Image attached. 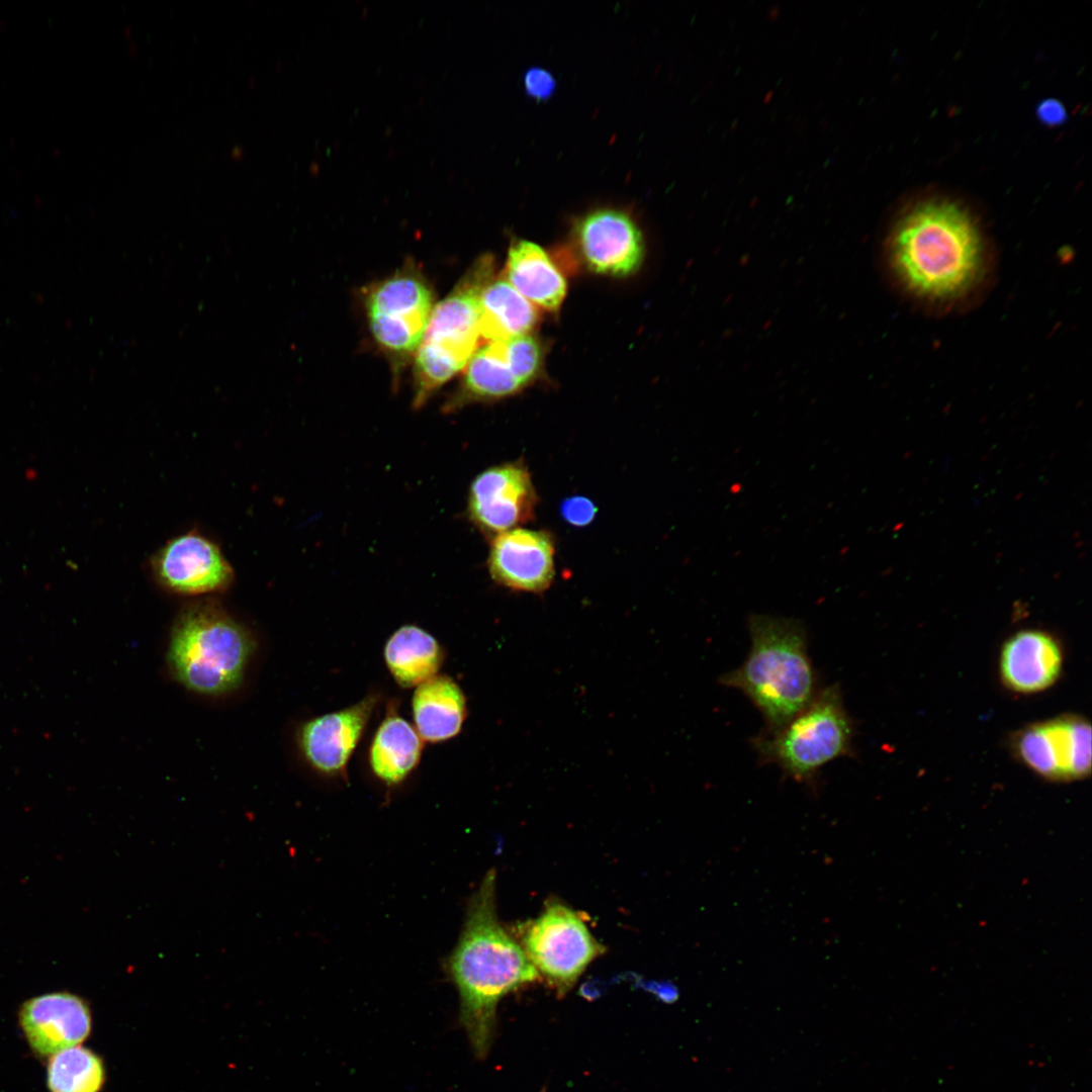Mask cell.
Returning <instances> with one entry per match:
<instances>
[{"label": "cell", "mask_w": 1092, "mask_h": 1092, "mask_svg": "<svg viewBox=\"0 0 1092 1092\" xmlns=\"http://www.w3.org/2000/svg\"><path fill=\"white\" fill-rule=\"evenodd\" d=\"M891 279L913 298L951 304L983 283L989 266L983 235L971 214L945 199H928L904 210L883 248Z\"/></svg>", "instance_id": "cell-1"}, {"label": "cell", "mask_w": 1092, "mask_h": 1092, "mask_svg": "<svg viewBox=\"0 0 1092 1092\" xmlns=\"http://www.w3.org/2000/svg\"><path fill=\"white\" fill-rule=\"evenodd\" d=\"M495 886L496 874L491 869L470 897L460 937L444 964L458 991L460 1023L478 1059L489 1052L502 998L540 979L518 940L497 918Z\"/></svg>", "instance_id": "cell-2"}, {"label": "cell", "mask_w": 1092, "mask_h": 1092, "mask_svg": "<svg viewBox=\"0 0 1092 1092\" xmlns=\"http://www.w3.org/2000/svg\"><path fill=\"white\" fill-rule=\"evenodd\" d=\"M750 648L742 664L722 674V686L740 691L759 711L764 730L782 727L816 697L818 677L798 619L751 614Z\"/></svg>", "instance_id": "cell-3"}, {"label": "cell", "mask_w": 1092, "mask_h": 1092, "mask_svg": "<svg viewBox=\"0 0 1092 1092\" xmlns=\"http://www.w3.org/2000/svg\"><path fill=\"white\" fill-rule=\"evenodd\" d=\"M254 649L249 632L218 605L198 602L179 615L168 659L186 688L204 695L228 693L242 681Z\"/></svg>", "instance_id": "cell-4"}, {"label": "cell", "mask_w": 1092, "mask_h": 1092, "mask_svg": "<svg viewBox=\"0 0 1092 1092\" xmlns=\"http://www.w3.org/2000/svg\"><path fill=\"white\" fill-rule=\"evenodd\" d=\"M854 729L840 688L832 685L790 721L762 730L751 745L761 763L777 765L785 777L817 791L819 771L852 753Z\"/></svg>", "instance_id": "cell-5"}, {"label": "cell", "mask_w": 1092, "mask_h": 1092, "mask_svg": "<svg viewBox=\"0 0 1092 1092\" xmlns=\"http://www.w3.org/2000/svg\"><path fill=\"white\" fill-rule=\"evenodd\" d=\"M514 932L540 979L558 996L565 995L606 951L581 914L557 899H549L536 918L517 924Z\"/></svg>", "instance_id": "cell-6"}, {"label": "cell", "mask_w": 1092, "mask_h": 1092, "mask_svg": "<svg viewBox=\"0 0 1092 1092\" xmlns=\"http://www.w3.org/2000/svg\"><path fill=\"white\" fill-rule=\"evenodd\" d=\"M379 701L380 695L371 692L349 707L302 723L296 739L309 768L324 778L347 780L350 759Z\"/></svg>", "instance_id": "cell-7"}, {"label": "cell", "mask_w": 1092, "mask_h": 1092, "mask_svg": "<svg viewBox=\"0 0 1092 1092\" xmlns=\"http://www.w3.org/2000/svg\"><path fill=\"white\" fill-rule=\"evenodd\" d=\"M538 498L531 473L523 462L489 467L471 482L469 518L482 532L497 535L529 522Z\"/></svg>", "instance_id": "cell-8"}, {"label": "cell", "mask_w": 1092, "mask_h": 1092, "mask_svg": "<svg viewBox=\"0 0 1092 1092\" xmlns=\"http://www.w3.org/2000/svg\"><path fill=\"white\" fill-rule=\"evenodd\" d=\"M151 567L164 587L181 595L220 592L234 579L220 548L196 531L168 541L152 558Z\"/></svg>", "instance_id": "cell-9"}, {"label": "cell", "mask_w": 1092, "mask_h": 1092, "mask_svg": "<svg viewBox=\"0 0 1092 1092\" xmlns=\"http://www.w3.org/2000/svg\"><path fill=\"white\" fill-rule=\"evenodd\" d=\"M573 237L583 263L596 273L628 276L642 263L643 235L626 211L606 207L587 212L575 221Z\"/></svg>", "instance_id": "cell-10"}, {"label": "cell", "mask_w": 1092, "mask_h": 1092, "mask_svg": "<svg viewBox=\"0 0 1092 1092\" xmlns=\"http://www.w3.org/2000/svg\"><path fill=\"white\" fill-rule=\"evenodd\" d=\"M18 1025L30 1051L38 1058L80 1045L92 1030V1013L87 1001L70 992L58 991L25 1000L19 1007Z\"/></svg>", "instance_id": "cell-11"}, {"label": "cell", "mask_w": 1092, "mask_h": 1092, "mask_svg": "<svg viewBox=\"0 0 1092 1092\" xmlns=\"http://www.w3.org/2000/svg\"><path fill=\"white\" fill-rule=\"evenodd\" d=\"M554 557L555 542L550 533L517 527L493 537L487 565L498 584L541 594L554 579Z\"/></svg>", "instance_id": "cell-12"}, {"label": "cell", "mask_w": 1092, "mask_h": 1092, "mask_svg": "<svg viewBox=\"0 0 1092 1092\" xmlns=\"http://www.w3.org/2000/svg\"><path fill=\"white\" fill-rule=\"evenodd\" d=\"M491 269L490 259L478 260L454 290L432 309L423 338L464 366L477 348L479 295L489 281Z\"/></svg>", "instance_id": "cell-13"}, {"label": "cell", "mask_w": 1092, "mask_h": 1092, "mask_svg": "<svg viewBox=\"0 0 1092 1092\" xmlns=\"http://www.w3.org/2000/svg\"><path fill=\"white\" fill-rule=\"evenodd\" d=\"M1063 651L1051 634L1024 630L1012 635L1003 645L999 668L1003 684L1021 694H1032L1051 687L1060 676Z\"/></svg>", "instance_id": "cell-14"}, {"label": "cell", "mask_w": 1092, "mask_h": 1092, "mask_svg": "<svg viewBox=\"0 0 1092 1092\" xmlns=\"http://www.w3.org/2000/svg\"><path fill=\"white\" fill-rule=\"evenodd\" d=\"M399 704L390 700L376 728L367 752L372 775L387 788L401 785L420 764L425 741L415 726L398 711Z\"/></svg>", "instance_id": "cell-15"}, {"label": "cell", "mask_w": 1092, "mask_h": 1092, "mask_svg": "<svg viewBox=\"0 0 1092 1092\" xmlns=\"http://www.w3.org/2000/svg\"><path fill=\"white\" fill-rule=\"evenodd\" d=\"M412 711L422 739L438 743L460 733L467 717V701L454 678L438 673L416 687Z\"/></svg>", "instance_id": "cell-16"}, {"label": "cell", "mask_w": 1092, "mask_h": 1092, "mask_svg": "<svg viewBox=\"0 0 1092 1092\" xmlns=\"http://www.w3.org/2000/svg\"><path fill=\"white\" fill-rule=\"evenodd\" d=\"M506 280L529 302L557 309L566 294V282L549 255L535 243L520 240L509 250Z\"/></svg>", "instance_id": "cell-17"}, {"label": "cell", "mask_w": 1092, "mask_h": 1092, "mask_svg": "<svg viewBox=\"0 0 1092 1092\" xmlns=\"http://www.w3.org/2000/svg\"><path fill=\"white\" fill-rule=\"evenodd\" d=\"M383 657L395 682L410 689L438 674L445 652L440 642L425 629L403 625L387 639Z\"/></svg>", "instance_id": "cell-18"}, {"label": "cell", "mask_w": 1092, "mask_h": 1092, "mask_svg": "<svg viewBox=\"0 0 1092 1092\" xmlns=\"http://www.w3.org/2000/svg\"><path fill=\"white\" fill-rule=\"evenodd\" d=\"M538 321L534 305L506 279L488 281L479 295V333L489 342L528 335Z\"/></svg>", "instance_id": "cell-19"}, {"label": "cell", "mask_w": 1092, "mask_h": 1092, "mask_svg": "<svg viewBox=\"0 0 1092 1092\" xmlns=\"http://www.w3.org/2000/svg\"><path fill=\"white\" fill-rule=\"evenodd\" d=\"M426 282L411 273H398L377 285L367 299L369 314L383 315L426 331L433 309Z\"/></svg>", "instance_id": "cell-20"}, {"label": "cell", "mask_w": 1092, "mask_h": 1092, "mask_svg": "<svg viewBox=\"0 0 1092 1092\" xmlns=\"http://www.w3.org/2000/svg\"><path fill=\"white\" fill-rule=\"evenodd\" d=\"M461 392L449 406L469 400H486L512 395L523 388L507 365L500 343L489 342L476 350L466 364Z\"/></svg>", "instance_id": "cell-21"}, {"label": "cell", "mask_w": 1092, "mask_h": 1092, "mask_svg": "<svg viewBox=\"0 0 1092 1092\" xmlns=\"http://www.w3.org/2000/svg\"><path fill=\"white\" fill-rule=\"evenodd\" d=\"M49 1092H100L105 1083L102 1059L88 1048L72 1046L48 1059Z\"/></svg>", "instance_id": "cell-22"}, {"label": "cell", "mask_w": 1092, "mask_h": 1092, "mask_svg": "<svg viewBox=\"0 0 1092 1092\" xmlns=\"http://www.w3.org/2000/svg\"><path fill=\"white\" fill-rule=\"evenodd\" d=\"M1061 758L1063 781L1088 777L1091 770V727L1078 716L1050 720Z\"/></svg>", "instance_id": "cell-23"}, {"label": "cell", "mask_w": 1092, "mask_h": 1092, "mask_svg": "<svg viewBox=\"0 0 1092 1092\" xmlns=\"http://www.w3.org/2000/svg\"><path fill=\"white\" fill-rule=\"evenodd\" d=\"M1018 758L1036 775L1063 781L1058 742L1050 721L1020 730L1013 740Z\"/></svg>", "instance_id": "cell-24"}, {"label": "cell", "mask_w": 1092, "mask_h": 1092, "mask_svg": "<svg viewBox=\"0 0 1092 1092\" xmlns=\"http://www.w3.org/2000/svg\"><path fill=\"white\" fill-rule=\"evenodd\" d=\"M415 359L414 406L423 405L433 391L465 366L435 345L422 341Z\"/></svg>", "instance_id": "cell-25"}, {"label": "cell", "mask_w": 1092, "mask_h": 1092, "mask_svg": "<svg viewBox=\"0 0 1092 1092\" xmlns=\"http://www.w3.org/2000/svg\"><path fill=\"white\" fill-rule=\"evenodd\" d=\"M498 342L507 365L524 387L540 370L542 350L539 342L529 334Z\"/></svg>", "instance_id": "cell-26"}, {"label": "cell", "mask_w": 1092, "mask_h": 1092, "mask_svg": "<svg viewBox=\"0 0 1092 1092\" xmlns=\"http://www.w3.org/2000/svg\"><path fill=\"white\" fill-rule=\"evenodd\" d=\"M596 505L587 497L573 495L565 498L560 505V514L565 522L571 526L584 527L589 525L597 515Z\"/></svg>", "instance_id": "cell-27"}, {"label": "cell", "mask_w": 1092, "mask_h": 1092, "mask_svg": "<svg viewBox=\"0 0 1092 1092\" xmlns=\"http://www.w3.org/2000/svg\"><path fill=\"white\" fill-rule=\"evenodd\" d=\"M526 93L537 100L549 98L556 88L552 74L545 69L533 67L524 75Z\"/></svg>", "instance_id": "cell-28"}, {"label": "cell", "mask_w": 1092, "mask_h": 1092, "mask_svg": "<svg viewBox=\"0 0 1092 1092\" xmlns=\"http://www.w3.org/2000/svg\"><path fill=\"white\" fill-rule=\"evenodd\" d=\"M1037 115L1043 123L1049 125L1060 124L1067 117L1065 107L1056 99L1042 101L1037 108Z\"/></svg>", "instance_id": "cell-29"}]
</instances>
